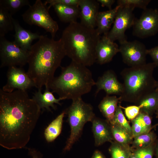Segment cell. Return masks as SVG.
<instances>
[{"label": "cell", "mask_w": 158, "mask_h": 158, "mask_svg": "<svg viewBox=\"0 0 158 158\" xmlns=\"http://www.w3.org/2000/svg\"><path fill=\"white\" fill-rule=\"evenodd\" d=\"M41 109L26 91L0 90V145L8 150L24 148L39 119Z\"/></svg>", "instance_id": "1"}, {"label": "cell", "mask_w": 158, "mask_h": 158, "mask_svg": "<svg viewBox=\"0 0 158 158\" xmlns=\"http://www.w3.org/2000/svg\"><path fill=\"white\" fill-rule=\"evenodd\" d=\"M29 52L27 72L35 87L42 90L53 79L56 70L66 56L62 40L41 35Z\"/></svg>", "instance_id": "2"}, {"label": "cell", "mask_w": 158, "mask_h": 158, "mask_svg": "<svg viewBox=\"0 0 158 158\" xmlns=\"http://www.w3.org/2000/svg\"><path fill=\"white\" fill-rule=\"evenodd\" d=\"M101 37L96 28H88L77 22L69 23L61 38L66 56L87 67L96 62V48Z\"/></svg>", "instance_id": "3"}, {"label": "cell", "mask_w": 158, "mask_h": 158, "mask_svg": "<svg viewBox=\"0 0 158 158\" xmlns=\"http://www.w3.org/2000/svg\"><path fill=\"white\" fill-rule=\"evenodd\" d=\"M92 72L87 66L72 61L45 87L57 94L63 100H72L82 98L95 85Z\"/></svg>", "instance_id": "4"}, {"label": "cell", "mask_w": 158, "mask_h": 158, "mask_svg": "<svg viewBox=\"0 0 158 158\" xmlns=\"http://www.w3.org/2000/svg\"><path fill=\"white\" fill-rule=\"evenodd\" d=\"M156 67L153 62L123 69L121 75L123 89L120 101L135 104L140 102L157 87L153 73Z\"/></svg>", "instance_id": "5"}, {"label": "cell", "mask_w": 158, "mask_h": 158, "mask_svg": "<svg viewBox=\"0 0 158 158\" xmlns=\"http://www.w3.org/2000/svg\"><path fill=\"white\" fill-rule=\"evenodd\" d=\"M65 111L68 116L71 133L63 149L64 152L71 150L80 136L85 124L87 122H92L95 117L92 106L85 102L82 98L73 100Z\"/></svg>", "instance_id": "6"}, {"label": "cell", "mask_w": 158, "mask_h": 158, "mask_svg": "<svg viewBox=\"0 0 158 158\" xmlns=\"http://www.w3.org/2000/svg\"><path fill=\"white\" fill-rule=\"evenodd\" d=\"M49 11L47 7L42 1L37 0L32 5L29 6L22 16L26 23L43 28L54 38L59 30V25L51 17Z\"/></svg>", "instance_id": "7"}, {"label": "cell", "mask_w": 158, "mask_h": 158, "mask_svg": "<svg viewBox=\"0 0 158 158\" xmlns=\"http://www.w3.org/2000/svg\"><path fill=\"white\" fill-rule=\"evenodd\" d=\"M29 51L23 49L4 37H0V67H22L28 63Z\"/></svg>", "instance_id": "8"}, {"label": "cell", "mask_w": 158, "mask_h": 158, "mask_svg": "<svg viewBox=\"0 0 158 158\" xmlns=\"http://www.w3.org/2000/svg\"><path fill=\"white\" fill-rule=\"evenodd\" d=\"M134 8L131 6H119L113 26L106 35L111 41L117 40L120 43L127 40L125 32L134 24L135 20L133 13Z\"/></svg>", "instance_id": "9"}, {"label": "cell", "mask_w": 158, "mask_h": 158, "mask_svg": "<svg viewBox=\"0 0 158 158\" xmlns=\"http://www.w3.org/2000/svg\"><path fill=\"white\" fill-rule=\"evenodd\" d=\"M133 34L144 38L154 36L158 32V9L146 8L143 10L139 18L135 19Z\"/></svg>", "instance_id": "10"}, {"label": "cell", "mask_w": 158, "mask_h": 158, "mask_svg": "<svg viewBox=\"0 0 158 158\" xmlns=\"http://www.w3.org/2000/svg\"><path fill=\"white\" fill-rule=\"evenodd\" d=\"M119 52L123 62L130 67L139 66L146 63L147 49L140 42L127 40L120 43Z\"/></svg>", "instance_id": "11"}, {"label": "cell", "mask_w": 158, "mask_h": 158, "mask_svg": "<svg viewBox=\"0 0 158 158\" xmlns=\"http://www.w3.org/2000/svg\"><path fill=\"white\" fill-rule=\"evenodd\" d=\"M7 82L2 89L5 92L11 93L16 90L26 91L35 87L34 83L22 67H8Z\"/></svg>", "instance_id": "12"}, {"label": "cell", "mask_w": 158, "mask_h": 158, "mask_svg": "<svg viewBox=\"0 0 158 158\" xmlns=\"http://www.w3.org/2000/svg\"><path fill=\"white\" fill-rule=\"evenodd\" d=\"M95 85L97 88L95 96L101 90H104L107 95H120L123 89L122 83L118 80L116 74L112 70L107 71L99 77Z\"/></svg>", "instance_id": "13"}, {"label": "cell", "mask_w": 158, "mask_h": 158, "mask_svg": "<svg viewBox=\"0 0 158 158\" xmlns=\"http://www.w3.org/2000/svg\"><path fill=\"white\" fill-rule=\"evenodd\" d=\"M99 6L95 0H80V23L88 28L95 29Z\"/></svg>", "instance_id": "14"}, {"label": "cell", "mask_w": 158, "mask_h": 158, "mask_svg": "<svg viewBox=\"0 0 158 158\" xmlns=\"http://www.w3.org/2000/svg\"><path fill=\"white\" fill-rule=\"evenodd\" d=\"M119 52V47L106 35L101 37L96 48V62L102 65L110 62Z\"/></svg>", "instance_id": "15"}, {"label": "cell", "mask_w": 158, "mask_h": 158, "mask_svg": "<svg viewBox=\"0 0 158 158\" xmlns=\"http://www.w3.org/2000/svg\"><path fill=\"white\" fill-rule=\"evenodd\" d=\"M12 21L15 32L13 42L23 49L29 51L33 41L39 39L41 35L37 33H34L24 28L18 20L12 17Z\"/></svg>", "instance_id": "16"}, {"label": "cell", "mask_w": 158, "mask_h": 158, "mask_svg": "<svg viewBox=\"0 0 158 158\" xmlns=\"http://www.w3.org/2000/svg\"><path fill=\"white\" fill-rule=\"evenodd\" d=\"M92 122L95 146H99L107 142H111L114 140L111 124L106 120L95 117Z\"/></svg>", "instance_id": "17"}, {"label": "cell", "mask_w": 158, "mask_h": 158, "mask_svg": "<svg viewBox=\"0 0 158 158\" xmlns=\"http://www.w3.org/2000/svg\"><path fill=\"white\" fill-rule=\"evenodd\" d=\"M119 7L117 5L111 10L99 12L97 18L96 29L99 35L103 34L106 35L108 33Z\"/></svg>", "instance_id": "18"}, {"label": "cell", "mask_w": 158, "mask_h": 158, "mask_svg": "<svg viewBox=\"0 0 158 158\" xmlns=\"http://www.w3.org/2000/svg\"><path fill=\"white\" fill-rule=\"evenodd\" d=\"M53 93L47 88L45 87L43 93L42 92V90H38L34 93L32 98L37 102L41 109H45L48 111H51L50 107L55 109L56 107L54 104L61 105V104L60 101L63 100L59 97L58 99L55 98Z\"/></svg>", "instance_id": "19"}, {"label": "cell", "mask_w": 158, "mask_h": 158, "mask_svg": "<svg viewBox=\"0 0 158 158\" xmlns=\"http://www.w3.org/2000/svg\"><path fill=\"white\" fill-rule=\"evenodd\" d=\"M53 7L62 22L70 23L77 22V19L80 18V11L79 6L57 4Z\"/></svg>", "instance_id": "20"}, {"label": "cell", "mask_w": 158, "mask_h": 158, "mask_svg": "<svg viewBox=\"0 0 158 158\" xmlns=\"http://www.w3.org/2000/svg\"><path fill=\"white\" fill-rule=\"evenodd\" d=\"M119 101V97L116 95H107L98 105L100 111L110 123L113 119Z\"/></svg>", "instance_id": "21"}, {"label": "cell", "mask_w": 158, "mask_h": 158, "mask_svg": "<svg viewBox=\"0 0 158 158\" xmlns=\"http://www.w3.org/2000/svg\"><path fill=\"white\" fill-rule=\"evenodd\" d=\"M66 112L64 110L45 129L44 135L47 142H53L60 134L63 118Z\"/></svg>", "instance_id": "22"}, {"label": "cell", "mask_w": 158, "mask_h": 158, "mask_svg": "<svg viewBox=\"0 0 158 158\" xmlns=\"http://www.w3.org/2000/svg\"><path fill=\"white\" fill-rule=\"evenodd\" d=\"M150 115L158 110V88L143 99L138 104Z\"/></svg>", "instance_id": "23"}, {"label": "cell", "mask_w": 158, "mask_h": 158, "mask_svg": "<svg viewBox=\"0 0 158 158\" xmlns=\"http://www.w3.org/2000/svg\"><path fill=\"white\" fill-rule=\"evenodd\" d=\"M110 124L114 140L123 145L129 146L133 141L132 136L126 130L118 125Z\"/></svg>", "instance_id": "24"}, {"label": "cell", "mask_w": 158, "mask_h": 158, "mask_svg": "<svg viewBox=\"0 0 158 158\" xmlns=\"http://www.w3.org/2000/svg\"><path fill=\"white\" fill-rule=\"evenodd\" d=\"M12 16L5 8L0 6V37L14 29Z\"/></svg>", "instance_id": "25"}, {"label": "cell", "mask_w": 158, "mask_h": 158, "mask_svg": "<svg viewBox=\"0 0 158 158\" xmlns=\"http://www.w3.org/2000/svg\"><path fill=\"white\" fill-rule=\"evenodd\" d=\"M111 142L108 150L112 158H129L133 152L131 147L120 144L114 140Z\"/></svg>", "instance_id": "26"}, {"label": "cell", "mask_w": 158, "mask_h": 158, "mask_svg": "<svg viewBox=\"0 0 158 158\" xmlns=\"http://www.w3.org/2000/svg\"><path fill=\"white\" fill-rule=\"evenodd\" d=\"M155 138L152 132L139 135L134 138L131 148L133 150L147 147L153 144Z\"/></svg>", "instance_id": "27"}, {"label": "cell", "mask_w": 158, "mask_h": 158, "mask_svg": "<svg viewBox=\"0 0 158 158\" xmlns=\"http://www.w3.org/2000/svg\"><path fill=\"white\" fill-rule=\"evenodd\" d=\"M30 5L28 0H0V6L6 9L12 16L23 7Z\"/></svg>", "instance_id": "28"}, {"label": "cell", "mask_w": 158, "mask_h": 158, "mask_svg": "<svg viewBox=\"0 0 158 158\" xmlns=\"http://www.w3.org/2000/svg\"><path fill=\"white\" fill-rule=\"evenodd\" d=\"M110 124L118 125L126 130L132 136L131 127L126 119L121 105L119 104L118 106L113 119Z\"/></svg>", "instance_id": "29"}, {"label": "cell", "mask_w": 158, "mask_h": 158, "mask_svg": "<svg viewBox=\"0 0 158 158\" xmlns=\"http://www.w3.org/2000/svg\"><path fill=\"white\" fill-rule=\"evenodd\" d=\"M132 121L131 129L133 138L139 135L150 132V130L147 126L140 113Z\"/></svg>", "instance_id": "30"}, {"label": "cell", "mask_w": 158, "mask_h": 158, "mask_svg": "<svg viewBox=\"0 0 158 158\" xmlns=\"http://www.w3.org/2000/svg\"><path fill=\"white\" fill-rule=\"evenodd\" d=\"M150 0H118V5L121 6H129L138 7L144 10L151 1Z\"/></svg>", "instance_id": "31"}, {"label": "cell", "mask_w": 158, "mask_h": 158, "mask_svg": "<svg viewBox=\"0 0 158 158\" xmlns=\"http://www.w3.org/2000/svg\"><path fill=\"white\" fill-rule=\"evenodd\" d=\"M133 151L137 158H152L154 147L152 144L147 147L133 150Z\"/></svg>", "instance_id": "32"}, {"label": "cell", "mask_w": 158, "mask_h": 158, "mask_svg": "<svg viewBox=\"0 0 158 158\" xmlns=\"http://www.w3.org/2000/svg\"><path fill=\"white\" fill-rule=\"evenodd\" d=\"M80 0H47L45 1L44 4L49 6L47 7L49 10L54 5L57 4H60L66 5L79 6Z\"/></svg>", "instance_id": "33"}, {"label": "cell", "mask_w": 158, "mask_h": 158, "mask_svg": "<svg viewBox=\"0 0 158 158\" xmlns=\"http://www.w3.org/2000/svg\"><path fill=\"white\" fill-rule=\"evenodd\" d=\"M121 108L123 109L126 115L129 120H132L139 113L141 108L139 105H133L124 107L121 106Z\"/></svg>", "instance_id": "34"}, {"label": "cell", "mask_w": 158, "mask_h": 158, "mask_svg": "<svg viewBox=\"0 0 158 158\" xmlns=\"http://www.w3.org/2000/svg\"><path fill=\"white\" fill-rule=\"evenodd\" d=\"M147 54L151 57L153 62L158 67V45L147 49Z\"/></svg>", "instance_id": "35"}, {"label": "cell", "mask_w": 158, "mask_h": 158, "mask_svg": "<svg viewBox=\"0 0 158 158\" xmlns=\"http://www.w3.org/2000/svg\"><path fill=\"white\" fill-rule=\"evenodd\" d=\"M97 1L100 3L103 7H106L109 10L112 9V6L115 2L114 0H97Z\"/></svg>", "instance_id": "36"}, {"label": "cell", "mask_w": 158, "mask_h": 158, "mask_svg": "<svg viewBox=\"0 0 158 158\" xmlns=\"http://www.w3.org/2000/svg\"><path fill=\"white\" fill-rule=\"evenodd\" d=\"M29 154L32 158H42L43 155L40 152L34 148H28Z\"/></svg>", "instance_id": "37"}, {"label": "cell", "mask_w": 158, "mask_h": 158, "mask_svg": "<svg viewBox=\"0 0 158 158\" xmlns=\"http://www.w3.org/2000/svg\"><path fill=\"white\" fill-rule=\"evenodd\" d=\"M90 158H106L105 156L100 151L96 150L94 151Z\"/></svg>", "instance_id": "38"}, {"label": "cell", "mask_w": 158, "mask_h": 158, "mask_svg": "<svg viewBox=\"0 0 158 158\" xmlns=\"http://www.w3.org/2000/svg\"><path fill=\"white\" fill-rule=\"evenodd\" d=\"M129 158H137L135 155L133 151Z\"/></svg>", "instance_id": "39"}, {"label": "cell", "mask_w": 158, "mask_h": 158, "mask_svg": "<svg viewBox=\"0 0 158 158\" xmlns=\"http://www.w3.org/2000/svg\"><path fill=\"white\" fill-rule=\"evenodd\" d=\"M155 155L157 158H158V144L157 145L156 149Z\"/></svg>", "instance_id": "40"}, {"label": "cell", "mask_w": 158, "mask_h": 158, "mask_svg": "<svg viewBox=\"0 0 158 158\" xmlns=\"http://www.w3.org/2000/svg\"><path fill=\"white\" fill-rule=\"evenodd\" d=\"M156 114H157V116L158 117V110L156 112Z\"/></svg>", "instance_id": "41"}, {"label": "cell", "mask_w": 158, "mask_h": 158, "mask_svg": "<svg viewBox=\"0 0 158 158\" xmlns=\"http://www.w3.org/2000/svg\"><path fill=\"white\" fill-rule=\"evenodd\" d=\"M157 87L158 88V81H157Z\"/></svg>", "instance_id": "42"}]
</instances>
